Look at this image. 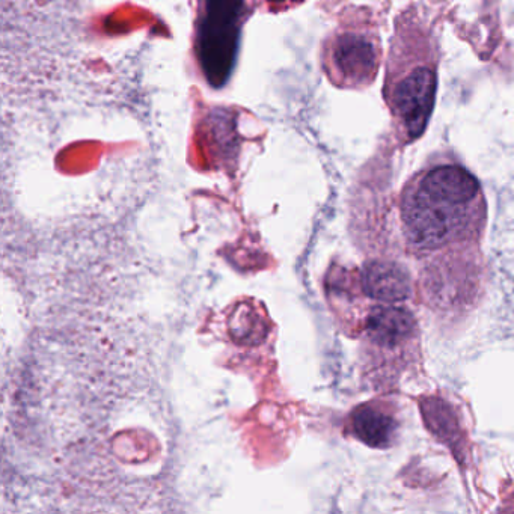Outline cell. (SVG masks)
Returning a JSON list of instances; mask_svg holds the SVG:
<instances>
[{"mask_svg": "<svg viewBox=\"0 0 514 514\" xmlns=\"http://www.w3.org/2000/svg\"><path fill=\"white\" fill-rule=\"evenodd\" d=\"M364 337L374 370L397 368L401 373L421 358L418 320L403 303L376 302L368 313Z\"/></svg>", "mask_w": 514, "mask_h": 514, "instance_id": "3", "label": "cell"}, {"mask_svg": "<svg viewBox=\"0 0 514 514\" xmlns=\"http://www.w3.org/2000/svg\"><path fill=\"white\" fill-rule=\"evenodd\" d=\"M400 221L407 255L417 260L478 246L487 224L480 181L459 163L421 169L404 184Z\"/></svg>", "mask_w": 514, "mask_h": 514, "instance_id": "1", "label": "cell"}, {"mask_svg": "<svg viewBox=\"0 0 514 514\" xmlns=\"http://www.w3.org/2000/svg\"><path fill=\"white\" fill-rule=\"evenodd\" d=\"M362 287L380 303H404L412 296V284L403 267L392 261H370L362 272Z\"/></svg>", "mask_w": 514, "mask_h": 514, "instance_id": "6", "label": "cell"}, {"mask_svg": "<svg viewBox=\"0 0 514 514\" xmlns=\"http://www.w3.org/2000/svg\"><path fill=\"white\" fill-rule=\"evenodd\" d=\"M438 91V50L432 32L415 11L397 19L386 67L385 101L403 142L426 132Z\"/></svg>", "mask_w": 514, "mask_h": 514, "instance_id": "2", "label": "cell"}, {"mask_svg": "<svg viewBox=\"0 0 514 514\" xmlns=\"http://www.w3.org/2000/svg\"><path fill=\"white\" fill-rule=\"evenodd\" d=\"M380 41L367 28L343 29L328 46L326 61L334 80L344 86L370 85L379 70Z\"/></svg>", "mask_w": 514, "mask_h": 514, "instance_id": "4", "label": "cell"}, {"mask_svg": "<svg viewBox=\"0 0 514 514\" xmlns=\"http://www.w3.org/2000/svg\"><path fill=\"white\" fill-rule=\"evenodd\" d=\"M400 427L395 404L380 398L355 407L349 417L350 435L374 450L394 447L400 436Z\"/></svg>", "mask_w": 514, "mask_h": 514, "instance_id": "5", "label": "cell"}]
</instances>
